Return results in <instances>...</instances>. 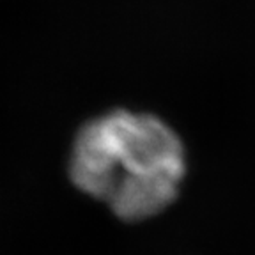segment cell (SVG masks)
<instances>
[{
  "label": "cell",
  "instance_id": "obj_1",
  "mask_svg": "<svg viewBox=\"0 0 255 255\" xmlns=\"http://www.w3.org/2000/svg\"><path fill=\"white\" fill-rule=\"evenodd\" d=\"M184 174V147L174 129L154 116L128 110L85 124L69 161L75 186L124 222H142L167 209Z\"/></svg>",
  "mask_w": 255,
  "mask_h": 255
}]
</instances>
